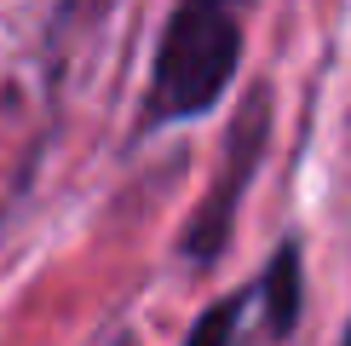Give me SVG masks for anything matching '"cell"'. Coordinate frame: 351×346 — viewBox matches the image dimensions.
<instances>
[{"instance_id":"cell-1","label":"cell","mask_w":351,"mask_h":346,"mask_svg":"<svg viewBox=\"0 0 351 346\" xmlns=\"http://www.w3.org/2000/svg\"><path fill=\"white\" fill-rule=\"evenodd\" d=\"M237 64H242L237 12L213 6V0L179 6L167 18V29H162V47H156L150 93H144V127L208 115L225 98V86L237 81Z\"/></svg>"},{"instance_id":"cell-3","label":"cell","mask_w":351,"mask_h":346,"mask_svg":"<svg viewBox=\"0 0 351 346\" xmlns=\"http://www.w3.org/2000/svg\"><path fill=\"white\" fill-rule=\"evenodd\" d=\"M254 295H265V335L282 341L300 317V242L276 249V260L265 266V277L254 283Z\"/></svg>"},{"instance_id":"cell-4","label":"cell","mask_w":351,"mask_h":346,"mask_svg":"<svg viewBox=\"0 0 351 346\" xmlns=\"http://www.w3.org/2000/svg\"><path fill=\"white\" fill-rule=\"evenodd\" d=\"M247 300H254V288H247V295H225V300H213V306L196 317V329L184 335V346H230V335H237V317H242Z\"/></svg>"},{"instance_id":"cell-5","label":"cell","mask_w":351,"mask_h":346,"mask_svg":"<svg viewBox=\"0 0 351 346\" xmlns=\"http://www.w3.org/2000/svg\"><path fill=\"white\" fill-rule=\"evenodd\" d=\"M340 346H351V323H346V341H340Z\"/></svg>"},{"instance_id":"cell-2","label":"cell","mask_w":351,"mask_h":346,"mask_svg":"<svg viewBox=\"0 0 351 346\" xmlns=\"http://www.w3.org/2000/svg\"><path fill=\"white\" fill-rule=\"evenodd\" d=\"M265 122H271V98L254 93L247 98V122H237V133H230V162H225V173H219L213 196L202 202V208L190 214V225H184V254L202 260V266L219 260V249H225V237H230L237 202L247 191V173H254L259 150H265Z\"/></svg>"}]
</instances>
